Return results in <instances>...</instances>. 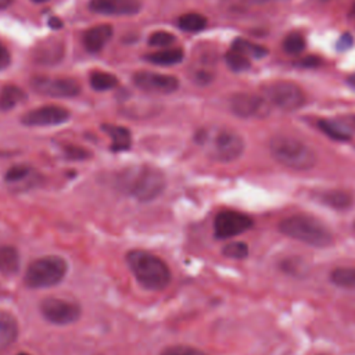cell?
I'll return each instance as SVG.
<instances>
[{"label": "cell", "mask_w": 355, "mask_h": 355, "mask_svg": "<svg viewBox=\"0 0 355 355\" xmlns=\"http://www.w3.org/2000/svg\"><path fill=\"white\" fill-rule=\"evenodd\" d=\"M114 184L119 191L137 201L148 202L162 194L166 179L164 173L154 166L137 165L119 171L114 178Z\"/></svg>", "instance_id": "obj_1"}, {"label": "cell", "mask_w": 355, "mask_h": 355, "mask_svg": "<svg viewBox=\"0 0 355 355\" xmlns=\"http://www.w3.org/2000/svg\"><path fill=\"white\" fill-rule=\"evenodd\" d=\"M126 263L139 284L146 290L159 291L171 282V269L166 262L148 251H129L126 254Z\"/></svg>", "instance_id": "obj_2"}, {"label": "cell", "mask_w": 355, "mask_h": 355, "mask_svg": "<svg viewBox=\"0 0 355 355\" xmlns=\"http://www.w3.org/2000/svg\"><path fill=\"white\" fill-rule=\"evenodd\" d=\"M272 157L283 166L294 171H308L315 166L318 157L312 147L300 139L277 135L269 141Z\"/></svg>", "instance_id": "obj_3"}, {"label": "cell", "mask_w": 355, "mask_h": 355, "mask_svg": "<svg viewBox=\"0 0 355 355\" xmlns=\"http://www.w3.org/2000/svg\"><path fill=\"white\" fill-rule=\"evenodd\" d=\"M279 230L284 236L313 247H327L333 234L324 223L309 215H291L280 220Z\"/></svg>", "instance_id": "obj_4"}, {"label": "cell", "mask_w": 355, "mask_h": 355, "mask_svg": "<svg viewBox=\"0 0 355 355\" xmlns=\"http://www.w3.org/2000/svg\"><path fill=\"white\" fill-rule=\"evenodd\" d=\"M197 140L205 147L208 155L219 162H232L244 151L243 137L226 128L201 130Z\"/></svg>", "instance_id": "obj_5"}, {"label": "cell", "mask_w": 355, "mask_h": 355, "mask_svg": "<svg viewBox=\"0 0 355 355\" xmlns=\"http://www.w3.org/2000/svg\"><path fill=\"white\" fill-rule=\"evenodd\" d=\"M68 272L67 261L58 255H46L33 259L24 275V283L29 288L54 287Z\"/></svg>", "instance_id": "obj_6"}, {"label": "cell", "mask_w": 355, "mask_h": 355, "mask_svg": "<svg viewBox=\"0 0 355 355\" xmlns=\"http://www.w3.org/2000/svg\"><path fill=\"white\" fill-rule=\"evenodd\" d=\"M262 96L270 105L282 111H295L305 101L301 87L287 80H275L265 85L262 89Z\"/></svg>", "instance_id": "obj_7"}, {"label": "cell", "mask_w": 355, "mask_h": 355, "mask_svg": "<svg viewBox=\"0 0 355 355\" xmlns=\"http://www.w3.org/2000/svg\"><path fill=\"white\" fill-rule=\"evenodd\" d=\"M39 309L47 322L57 326L71 324L76 322L82 315V309L76 302L58 297L44 298L39 304Z\"/></svg>", "instance_id": "obj_8"}, {"label": "cell", "mask_w": 355, "mask_h": 355, "mask_svg": "<svg viewBox=\"0 0 355 355\" xmlns=\"http://www.w3.org/2000/svg\"><path fill=\"white\" fill-rule=\"evenodd\" d=\"M252 219L240 211L223 209L219 211L214 219V232L216 239H232L239 236L252 226Z\"/></svg>", "instance_id": "obj_9"}, {"label": "cell", "mask_w": 355, "mask_h": 355, "mask_svg": "<svg viewBox=\"0 0 355 355\" xmlns=\"http://www.w3.org/2000/svg\"><path fill=\"white\" fill-rule=\"evenodd\" d=\"M32 89L43 96L49 97H75L80 93V85L72 78H55V76H35L31 82Z\"/></svg>", "instance_id": "obj_10"}, {"label": "cell", "mask_w": 355, "mask_h": 355, "mask_svg": "<svg viewBox=\"0 0 355 355\" xmlns=\"http://www.w3.org/2000/svg\"><path fill=\"white\" fill-rule=\"evenodd\" d=\"M270 107L263 96L251 93H237L230 98V110L240 118H265Z\"/></svg>", "instance_id": "obj_11"}, {"label": "cell", "mask_w": 355, "mask_h": 355, "mask_svg": "<svg viewBox=\"0 0 355 355\" xmlns=\"http://www.w3.org/2000/svg\"><path fill=\"white\" fill-rule=\"evenodd\" d=\"M69 119V111L60 105H42L25 112L21 122L26 126H55Z\"/></svg>", "instance_id": "obj_12"}, {"label": "cell", "mask_w": 355, "mask_h": 355, "mask_svg": "<svg viewBox=\"0 0 355 355\" xmlns=\"http://www.w3.org/2000/svg\"><path fill=\"white\" fill-rule=\"evenodd\" d=\"M133 83L146 92L169 94L178 90L179 80L173 75H165L151 71H139L133 75Z\"/></svg>", "instance_id": "obj_13"}, {"label": "cell", "mask_w": 355, "mask_h": 355, "mask_svg": "<svg viewBox=\"0 0 355 355\" xmlns=\"http://www.w3.org/2000/svg\"><path fill=\"white\" fill-rule=\"evenodd\" d=\"M89 8L103 15H135L140 11V0H90Z\"/></svg>", "instance_id": "obj_14"}, {"label": "cell", "mask_w": 355, "mask_h": 355, "mask_svg": "<svg viewBox=\"0 0 355 355\" xmlns=\"http://www.w3.org/2000/svg\"><path fill=\"white\" fill-rule=\"evenodd\" d=\"M112 26L107 24L96 25L83 33V46L90 53H97L105 47L112 37Z\"/></svg>", "instance_id": "obj_15"}, {"label": "cell", "mask_w": 355, "mask_h": 355, "mask_svg": "<svg viewBox=\"0 0 355 355\" xmlns=\"http://www.w3.org/2000/svg\"><path fill=\"white\" fill-rule=\"evenodd\" d=\"M18 337V322L12 313L0 309V352L14 344Z\"/></svg>", "instance_id": "obj_16"}, {"label": "cell", "mask_w": 355, "mask_h": 355, "mask_svg": "<svg viewBox=\"0 0 355 355\" xmlns=\"http://www.w3.org/2000/svg\"><path fill=\"white\" fill-rule=\"evenodd\" d=\"M62 44L60 42L47 40L37 44L33 57L40 64H55L62 58Z\"/></svg>", "instance_id": "obj_17"}, {"label": "cell", "mask_w": 355, "mask_h": 355, "mask_svg": "<svg viewBox=\"0 0 355 355\" xmlns=\"http://www.w3.org/2000/svg\"><path fill=\"white\" fill-rule=\"evenodd\" d=\"M19 252L12 245L0 247V273L3 276H14L19 270Z\"/></svg>", "instance_id": "obj_18"}, {"label": "cell", "mask_w": 355, "mask_h": 355, "mask_svg": "<svg viewBox=\"0 0 355 355\" xmlns=\"http://www.w3.org/2000/svg\"><path fill=\"white\" fill-rule=\"evenodd\" d=\"M104 132L110 136L111 139V148L114 151H126L130 148L132 144V136L130 132L119 125H104L103 126Z\"/></svg>", "instance_id": "obj_19"}, {"label": "cell", "mask_w": 355, "mask_h": 355, "mask_svg": "<svg viewBox=\"0 0 355 355\" xmlns=\"http://www.w3.org/2000/svg\"><path fill=\"white\" fill-rule=\"evenodd\" d=\"M184 57V53L180 47H169L151 54H147L146 60L157 65H175L179 64Z\"/></svg>", "instance_id": "obj_20"}, {"label": "cell", "mask_w": 355, "mask_h": 355, "mask_svg": "<svg viewBox=\"0 0 355 355\" xmlns=\"http://www.w3.org/2000/svg\"><path fill=\"white\" fill-rule=\"evenodd\" d=\"M318 126L326 136H329L333 140L347 141L351 139V130L341 122L331 119H320L318 122Z\"/></svg>", "instance_id": "obj_21"}, {"label": "cell", "mask_w": 355, "mask_h": 355, "mask_svg": "<svg viewBox=\"0 0 355 355\" xmlns=\"http://www.w3.org/2000/svg\"><path fill=\"white\" fill-rule=\"evenodd\" d=\"M25 92L14 85H7L0 90V110L8 111L25 100Z\"/></svg>", "instance_id": "obj_22"}, {"label": "cell", "mask_w": 355, "mask_h": 355, "mask_svg": "<svg viewBox=\"0 0 355 355\" xmlns=\"http://www.w3.org/2000/svg\"><path fill=\"white\" fill-rule=\"evenodd\" d=\"M320 201L327 207H331L336 209H345L351 207L352 197L351 194L343 190H329L320 194Z\"/></svg>", "instance_id": "obj_23"}, {"label": "cell", "mask_w": 355, "mask_h": 355, "mask_svg": "<svg viewBox=\"0 0 355 355\" xmlns=\"http://www.w3.org/2000/svg\"><path fill=\"white\" fill-rule=\"evenodd\" d=\"M330 280L341 288H355V266H340L331 270Z\"/></svg>", "instance_id": "obj_24"}, {"label": "cell", "mask_w": 355, "mask_h": 355, "mask_svg": "<svg viewBox=\"0 0 355 355\" xmlns=\"http://www.w3.org/2000/svg\"><path fill=\"white\" fill-rule=\"evenodd\" d=\"M178 25L184 32L196 33L207 26V18L200 12H186L179 17Z\"/></svg>", "instance_id": "obj_25"}, {"label": "cell", "mask_w": 355, "mask_h": 355, "mask_svg": "<svg viewBox=\"0 0 355 355\" xmlns=\"http://www.w3.org/2000/svg\"><path fill=\"white\" fill-rule=\"evenodd\" d=\"M90 86L94 90L98 92H104V90H111L118 85V78L110 72H104V71H94L90 73L89 78Z\"/></svg>", "instance_id": "obj_26"}, {"label": "cell", "mask_w": 355, "mask_h": 355, "mask_svg": "<svg viewBox=\"0 0 355 355\" xmlns=\"http://www.w3.org/2000/svg\"><path fill=\"white\" fill-rule=\"evenodd\" d=\"M233 49L239 50L240 53H243L244 55H247L248 58H263L266 54H268V50L263 47V46H259V44H254L248 40H244V39H237L233 42Z\"/></svg>", "instance_id": "obj_27"}, {"label": "cell", "mask_w": 355, "mask_h": 355, "mask_svg": "<svg viewBox=\"0 0 355 355\" xmlns=\"http://www.w3.org/2000/svg\"><path fill=\"white\" fill-rule=\"evenodd\" d=\"M225 60H226L227 67H229L232 71H236V72L245 71V69H248L250 65H251L250 58H248L247 55H244L243 53H240L239 50L233 49V47L226 53Z\"/></svg>", "instance_id": "obj_28"}, {"label": "cell", "mask_w": 355, "mask_h": 355, "mask_svg": "<svg viewBox=\"0 0 355 355\" xmlns=\"http://www.w3.org/2000/svg\"><path fill=\"white\" fill-rule=\"evenodd\" d=\"M283 49L287 54H293V55H297L300 53L304 51L305 49V39L301 33H290L284 37L283 40Z\"/></svg>", "instance_id": "obj_29"}, {"label": "cell", "mask_w": 355, "mask_h": 355, "mask_svg": "<svg viewBox=\"0 0 355 355\" xmlns=\"http://www.w3.org/2000/svg\"><path fill=\"white\" fill-rule=\"evenodd\" d=\"M222 252L232 259H244L248 255V245L243 241H232L222 248Z\"/></svg>", "instance_id": "obj_30"}, {"label": "cell", "mask_w": 355, "mask_h": 355, "mask_svg": "<svg viewBox=\"0 0 355 355\" xmlns=\"http://www.w3.org/2000/svg\"><path fill=\"white\" fill-rule=\"evenodd\" d=\"M32 173V169L28 165H14L11 166L6 175L4 179L7 183H19L22 180H25L26 178H29V175Z\"/></svg>", "instance_id": "obj_31"}, {"label": "cell", "mask_w": 355, "mask_h": 355, "mask_svg": "<svg viewBox=\"0 0 355 355\" xmlns=\"http://www.w3.org/2000/svg\"><path fill=\"white\" fill-rule=\"evenodd\" d=\"M159 355H208L204 351L196 348V347H190V345H171L166 347L165 349H162L159 352Z\"/></svg>", "instance_id": "obj_32"}, {"label": "cell", "mask_w": 355, "mask_h": 355, "mask_svg": "<svg viewBox=\"0 0 355 355\" xmlns=\"http://www.w3.org/2000/svg\"><path fill=\"white\" fill-rule=\"evenodd\" d=\"M175 40H176V37L172 33H169L166 31H158V32H154L148 37V44L153 47H168Z\"/></svg>", "instance_id": "obj_33"}, {"label": "cell", "mask_w": 355, "mask_h": 355, "mask_svg": "<svg viewBox=\"0 0 355 355\" xmlns=\"http://www.w3.org/2000/svg\"><path fill=\"white\" fill-rule=\"evenodd\" d=\"M352 43H354L352 36H351L349 33H344V35H341L340 39L337 40L336 47H337V50H340V51H345V50H348V49L352 46Z\"/></svg>", "instance_id": "obj_34"}, {"label": "cell", "mask_w": 355, "mask_h": 355, "mask_svg": "<svg viewBox=\"0 0 355 355\" xmlns=\"http://www.w3.org/2000/svg\"><path fill=\"white\" fill-rule=\"evenodd\" d=\"M10 64V53L7 49L0 43V69H4Z\"/></svg>", "instance_id": "obj_35"}, {"label": "cell", "mask_w": 355, "mask_h": 355, "mask_svg": "<svg viewBox=\"0 0 355 355\" xmlns=\"http://www.w3.org/2000/svg\"><path fill=\"white\" fill-rule=\"evenodd\" d=\"M67 153H68V155H69L71 158H83V157H85V151L80 150V148H75V147L68 148Z\"/></svg>", "instance_id": "obj_36"}, {"label": "cell", "mask_w": 355, "mask_h": 355, "mask_svg": "<svg viewBox=\"0 0 355 355\" xmlns=\"http://www.w3.org/2000/svg\"><path fill=\"white\" fill-rule=\"evenodd\" d=\"M14 0H0V8H7Z\"/></svg>", "instance_id": "obj_37"}, {"label": "cell", "mask_w": 355, "mask_h": 355, "mask_svg": "<svg viewBox=\"0 0 355 355\" xmlns=\"http://www.w3.org/2000/svg\"><path fill=\"white\" fill-rule=\"evenodd\" d=\"M348 85H349L352 89H355V73L348 78Z\"/></svg>", "instance_id": "obj_38"}, {"label": "cell", "mask_w": 355, "mask_h": 355, "mask_svg": "<svg viewBox=\"0 0 355 355\" xmlns=\"http://www.w3.org/2000/svg\"><path fill=\"white\" fill-rule=\"evenodd\" d=\"M32 1H35V3H43V1H47V0H32Z\"/></svg>", "instance_id": "obj_39"}, {"label": "cell", "mask_w": 355, "mask_h": 355, "mask_svg": "<svg viewBox=\"0 0 355 355\" xmlns=\"http://www.w3.org/2000/svg\"><path fill=\"white\" fill-rule=\"evenodd\" d=\"M17 355H29V354H25V352H21V354H17Z\"/></svg>", "instance_id": "obj_40"}, {"label": "cell", "mask_w": 355, "mask_h": 355, "mask_svg": "<svg viewBox=\"0 0 355 355\" xmlns=\"http://www.w3.org/2000/svg\"><path fill=\"white\" fill-rule=\"evenodd\" d=\"M352 12H354V15H355V6H354V10H352Z\"/></svg>", "instance_id": "obj_41"}, {"label": "cell", "mask_w": 355, "mask_h": 355, "mask_svg": "<svg viewBox=\"0 0 355 355\" xmlns=\"http://www.w3.org/2000/svg\"><path fill=\"white\" fill-rule=\"evenodd\" d=\"M354 229H355V222H354Z\"/></svg>", "instance_id": "obj_42"}]
</instances>
